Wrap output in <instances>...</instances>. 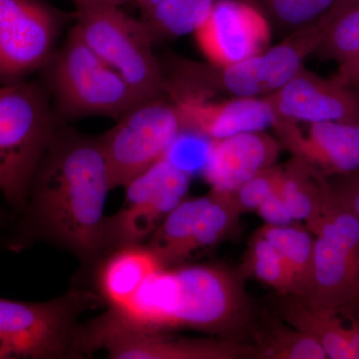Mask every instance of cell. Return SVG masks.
<instances>
[{
	"label": "cell",
	"mask_w": 359,
	"mask_h": 359,
	"mask_svg": "<svg viewBox=\"0 0 359 359\" xmlns=\"http://www.w3.org/2000/svg\"><path fill=\"white\" fill-rule=\"evenodd\" d=\"M111 190L100 136L60 123L33 174L9 248L18 252L44 241L96 268L106 256L105 207Z\"/></svg>",
	"instance_id": "1"
},
{
	"label": "cell",
	"mask_w": 359,
	"mask_h": 359,
	"mask_svg": "<svg viewBox=\"0 0 359 359\" xmlns=\"http://www.w3.org/2000/svg\"><path fill=\"white\" fill-rule=\"evenodd\" d=\"M103 313L140 332L192 330L228 339L245 332L252 320L241 276L212 264L165 266L128 304Z\"/></svg>",
	"instance_id": "2"
},
{
	"label": "cell",
	"mask_w": 359,
	"mask_h": 359,
	"mask_svg": "<svg viewBox=\"0 0 359 359\" xmlns=\"http://www.w3.org/2000/svg\"><path fill=\"white\" fill-rule=\"evenodd\" d=\"M325 25L318 20L289 33L280 43L228 65L199 62L173 56L162 66L165 95L203 98H257L275 93L304 68L316 53L325 35Z\"/></svg>",
	"instance_id": "3"
},
{
	"label": "cell",
	"mask_w": 359,
	"mask_h": 359,
	"mask_svg": "<svg viewBox=\"0 0 359 359\" xmlns=\"http://www.w3.org/2000/svg\"><path fill=\"white\" fill-rule=\"evenodd\" d=\"M41 71V85L60 123L90 117L118 120L143 101L85 43L73 26Z\"/></svg>",
	"instance_id": "4"
},
{
	"label": "cell",
	"mask_w": 359,
	"mask_h": 359,
	"mask_svg": "<svg viewBox=\"0 0 359 359\" xmlns=\"http://www.w3.org/2000/svg\"><path fill=\"white\" fill-rule=\"evenodd\" d=\"M59 124L41 83L2 85L0 194L18 215L25 211L33 174Z\"/></svg>",
	"instance_id": "5"
},
{
	"label": "cell",
	"mask_w": 359,
	"mask_h": 359,
	"mask_svg": "<svg viewBox=\"0 0 359 359\" xmlns=\"http://www.w3.org/2000/svg\"><path fill=\"white\" fill-rule=\"evenodd\" d=\"M306 226L316 244L311 280L299 299L353 318L359 311V219L328 185L320 216Z\"/></svg>",
	"instance_id": "6"
},
{
	"label": "cell",
	"mask_w": 359,
	"mask_h": 359,
	"mask_svg": "<svg viewBox=\"0 0 359 359\" xmlns=\"http://www.w3.org/2000/svg\"><path fill=\"white\" fill-rule=\"evenodd\" d=\"M101 302L81 289L46 302L0 297V359L74 358L79 318Z\"/></svg>",
	"instance_id": "7"
},
{
	"label": "cell",
	"mask_w": 359,
	"mask_h": 359,
	"mask_svg": "<svg viewBox=\"0 0 359 359\" xmlns=\"http://www.w3.org/2000/svg\"><path fill=\"white\" fill-rule=\"evenodd\" d=\"M73 28L97 55L117 71L142 100L165 95V77L154 41L141 18L121 6L75 7Z\"/></svg>",
	"instance_id": "8"
},
{
	"label": "cell",
	"mask_w": 359,
	"mask_h": 359,
	"mask_svg": "<svg viewBox=\"0 0 359 359\" xmlns=\"http://www.w3.org/2000/svg\"><path fill=\"white\" fill-rule=\"evenodd\" d=\"M184 132L178 109L167 96L137 103L100 135L111 189L124 188L147 171Z\"/></svg>",
	"instance_id": "9"
},
{
	"label": "cell",
	"mask_w": 359,
	"mask_h": 359,
	"mask_svg": "<svg viewBox=\"0 0 359 359\" xmlns=\"http://www.w3.org/2000/svg\"><path fill=\"white\" fill-rule=\"evenodd\" d=\"M105 351L112 359H236L254 358V346L237 339H184L123 327L105 314L80 323L74 358Z\"/></svg>",
	"instance_id": "10"
},
{
	"label": "cell",
	"mask_w": 359,
	"mask_h": 359,
	"mask_svg": "<svg viewBox=\"0 0 359 359\" xmlns=\"http://www.w3.org/2000/svg\"><path fill=\"white\" fill-rule=\"evenodd\" d=\"M190 184L189 172L167 156L130 182L124 187L126 193L122 207L107 216L106 256L124 245L143 244L167 215L185 199Z\"/></svg>",
	"instance_id": "11"
},
{
	"label": "cell",
	"mask_w": 359,
	"mask_h": 359,
	"mask_svg": "<svg viewBox=\"0 0 359 359\" xmlns=\"http://www.w3.org/2000/svg\"><path fill=\"white\" fill-rule=\"evenodd\" d=\"M195 36L209 62L233 65L269 48L271 25L264 11L247 0H217Z\"/></svg>",
	"instance_id": "12"
},
{
	"label": "cell",
	"mask_w": 359,
	"mask_h": 359,
	"mask_svg": "<svg viewBox=\"0 0 359 359\" xmlns=\"http://www.w3.org/2000/svg\"><path fill=\"white\" fill-rule=\"evenodd\" d=\"M65 14L34 0L25 11L0 28V85L23 81L41 70L56 49Z\"/></svg>",
	"instance_id": "13"
},
{
	"label": "cell",
	"mask_w": 359,
	"mask_h": 359,
	"mask_svg": "<svg viewBox=\"0 0 359 359\" xmlns=\"http://www.w3.org/2000/svg\"><path fill=\"white\" fill-rule=\"evenodd\" d=\"M299 123L276 114L271 128L278 140L325 178L359 172V124L348 122Z\"/></svg>",
	"instance_id": "14"
},
{
	"label": "cell",
	"mask_w": 359,
	"mask_h": 359,
	"mask_svg": "<svg viewBox=\"0 0 359 359\" xmlns=\"http://www.w3.org/2000/svg\"><path fill=\"white\" fill-rule=\"evenodd\" d=\"M276 114L299 123L359 124V92L306 68L285 86L266 96Z\"/></svg>",
	"instance_id": "15"
},
{
	"label": "cell",
	"mask_w": 359,
	"mask_h": 359,
	"mask_svg": "<svg viewBox=\"0 0 359 359\" xmlns=\"http://www.w3.org/2000/svg\"><path fill=\"white\" fill-rule=\"evenodd\" d=\"M178 109L184 131L212 141L273 127L276 113L266 97L257 98H169Z\"/></svg>",
	"instance_id": "16"
},
{
	"label": "cell",
	"mask_w": 359,
	"mask_h": 359,
	"mask_svg": "<svg viewBox=\"0 0 359 359\" xmlns=\"http://www.w3.org/2000/svg\"><path fill=\"white\" fill-rule=\"evenodd\" d=\"M283 147L266 131L209 141L204 176L214 190L233 192L259 172L275 166Z\"/></svg>",
	"instance_id": "17"
},
{
	"label": "cell",
	"mask_w": 359,
	"mask_h": 359,
	"mask_svg": "<svg viewBox=\"0 0 359 359\" xmlns=\"http://www.w3.org/2000/svg\"><path fill=\"white\" fill-rule=\"evenodd\" d=\"M96 268L97 294L108 308H120L165 266L147 245L136 244L112 250Z\"/></svg>",
	"instance_id": "18"
},
{
	"label": "cell",
	"mask_w": 359,
	"mask_h": 359,
	"mask_svg": "<svg viewBox=\"0 0 359 359\" xmlns=\"http://www.w3.org/2000/svg\"><path fill=\"white\" fill-rule=\"evenodd\" d=\"M211 200V191L202 197L184 199L152 233L147 245L165 266H180L190 257L194 226Z\"/></svg>",
	"instance_id": "19"
},
{
	"label": "cell",
	"mask_w": 359,
	"mask_h": 359,
	"mask_svg": "<svg viewBox=\"0 0 359 359\" xmlns=\"http://www.w3.org/2000/svg\"><path fill=\"white\" fill-rule=\"evenodd\" d=\"M280 316L290 327L318 340L325 349L327 358L353 359L347 337V327L339 314L325 309L311 308L294 295H287Z\"/></svg>",
	"instance_id": "20"
},
{
	"label": "cell",
	"mask_w": 359,
	"mask_h": 359,
	"mask_svg": "<svg viewBox=\"0 0 359 359\" xmlns=\"http://www.w3.org/2000/svg\"><path fill=\"white\" fill-rule=\"evenodd\" d=\"M283 169L280 193L292 219L311 223L320 216L328 179L294 156Z\"/></svg>",
	"instance_id": "21"
},
{
	"label": "cell",
	"mask_w": 359,
	"mask_h": 359,
	"mask_svg": "<svg viewBox=\"0 0 359 359\" xmlns=\"http://www.w3.org/2000/svg\"><path fill=\"white\" fill-rule=\"evenodd\" d=\"M217 0H163L141 20L154 43L195 33L211 13Z\"/></svg>",
	"instance_id": "22"
},
{
	"label": "cell",
	"mask_w": 359,
	"mask_h": 359,
	"mask_svg": "<svg viewBox=\"0 0 359 359\" xmlns=\"http://www.w3.org/2000/svg\"><path fill=\"white\" fill-rule=\"evenodd\" d=\"M280 252L294 275L297 294L302 297L308 287L313 273L316 236L301 224H264L257 231Z\"/></svg>",
	"instance_id": "23"
},
{
	"label": "cell",
	"mask_w": 359,
	"mask_h": 359,
	"mask_svg": "<svg viewBox=\"0 0 359 359\" xmlns=\"http://www.w3.org/2000/svg\"><path fill=\"white\" fill-rule=\"evenodd\" d=\"M211 193V202L201 212L193 229L189 247L190 257L197 250L223 240L237 226L242 215L231 192L212 189Z\"/></svg>",
	"instance_id": "24"
},
{
	"label": "cell",
	"mask_w": 359,
	"mask_h": 359,
	"mask_svg": "<svg viewBox=\"0 0 359 359\" xmlns=\"http://www.w3.org/2000/svg\"><path fill=\"white\" fill-rule=\"evenodd\" d=\"M254 358L262 359H325V349L318 340L301 330L276 323L254 346Z\"/></svg>",
	"instance_id": "25"
},
{
	"label": "cell",
	"mask_w": 359,
	"mask_h": 359,
	"mask_svg": "<svg viewBox=\"0 0 359 359\" xmlns=\"http://www.w3.org/2000/svg\"><path fill=\"white\" fill-rule=\"evenodd\" d=\"M245 269L283 295H295L297 285L292 271L280 252L257 233L250 242Z\"/></svg>",
	"instance_id": "26"
},
{
	"label": "cell",
	"mask_w": 359,
	"mask_h": 359,
	"mask_svg": "<svg viewBox=\"0 0 359 359\" xmlns=\"http://www.w3.org/2000/svg\"><path fill=\"white\" fill-rule=\"evenodd\" d=\"M359 53V6L330 21L316 55L341 65Z\"/></svg>",
	"instance_id": "27"
},
{
	"label": "cell",
	"mask_w": 359,
	"mask_h": 359,
	"mask_svg": "<svg viewBox=\"0 0 359 359\" xmlns=\"http://www.w3.org/2000/svg\"><path fill=\"white\" fill-rule=\"evenodd\" d=\"M264 11L283 32L289 33L320 20L335 0H262Z\"/></svg>",
	"instance_id": "28"
},
{
	"label": "cell",
	"mask_w": 359,
	"mask_h": 359,
	"mask_svg": "<svg viewBox=\"0 0 359 359\" xmlns=\"http://www.w3.org/2000/svg\"><path fill=\"white\" fill-rule=\"evenodd\" d=\"M283 167H269L259 172L243 185L233 191V199L242 214L256 212L273 194L280 191L282 185Z\"/></svg>",
	"instance_id": "29"
},
{
	"label": "cell",
	"mask_w": 359,
	"mask_h": 359,
	"mask_svg": "<svg viewBox=\"0 0 359 359\" xmlns=\"http://www.w3.org/2000/svg\"><path fill=\"white\" fill-rule=\"evenodd\" d=\"M335 178L330 182L335 195L359 219V172Z\"/></svg>",
	"instance_id": "30"
},
{
	"label": "cell",
	"mask_w": 359,
	"mask_h": 359,
	"mask_svg": "<svg viewBox=\"0 0 359 359\" xmlns=\"http://www.w3.org/2000/svg\"><path fill=\"white\" fill-rule=\"evenodd\" d=\"M268 224L283 226L294 223L292 215L285 205L280 191L269 197L256 211Z\"/></svg>",
	"instance_id": "31"
},
{
	"label": "cell",
	"mask_w": 359,
	"mask_h": 359,
	"mask_svg": "<svg viewBox=\"0 0 359 359\" xmlns=\"http://www.w3.org/2000/svg\"><path fill=\"white\" fill-rule=\"evenodd\" d=\"M334 78L340 83L351 87L359 92V53L339 65Z\"/></svg>",
	"instance_id": "32"
},
{
	"label": "cell",
	"mask_w": 359,
	"mask_h": 359,
	"mask_svg": "<svg viewBox=\"0 0 359 359\" xmlns=\"http://www.w3.org/2000/svg\"><path fill=\"white\" fill-rule=\"evenodd\" d=\"M34 0H0V28L20 15Z\"/></svg>",
	"instance_id": "33"
},
{
	"label": "cell",
	"mask_w": 359,
	"mask_h": 359,
	"mask_svg": "<svg viewBox=\"0 0 359 359\" xmlns=\"http://www.w3.org/2000/svg\"><path fill=\"white\" fill-rule=\"evenodd\" d=\"M358 6H359V0H335L334 6L320 20L323 21L325 27H327L328 23L337 18L340 14L346 13L349 9Z\"/></svg>",
	"instance_id": "34"
},
{
	"label": "cell",
	"mask_w": 359,
	"mask_h": 359,
	"mask_svg": "<svg viewBox=\"0 0 359 359\" xmlns=\"http://www.w3.org/2000/svg\"><path fill=\"white\" fill-rule=\"evenodd\" d=\"M351 325L347 327V337L353 351V359H359V320L351 318Z\"/></svg>",
	"instance_id": "35"
},
{
	"label": "cell",
	"mask_w": 359,
	"mask_h": 359,
	"mask_svg": "<svg viewBox=\"0 0 359 359\" xmlns=\"http://www.w3.org/2000/svg\"><path fill=\"white\" fill-rule=\"evenodd\" d=\"M75 7L95 6H122L133 0H70Z\"/></svg>",
	"instance_id": "36"
},
{
	"label": "cell",
	"mask_w": 359,
	"mask_h": 359,
	"mask_svg": "<svg viewBox=\"0 0 359 359\" xmlns=\"http://www.w3.org/2000/svg\"><path fill=\"white\" fill-rule=\"evenodd\" d=\"M162 1L163 0H133L134 4L140 9L142 15H145Z\"/></svg>",
	"instance_id": "37"
},
{
	"label": "cell",
	"mask_w": 359,
	"mask_h": 359,
	"mask_svg": "<svg viewBox=\"0 0 359 359\" xmlns=\"http://www.w3.org/2000/svg\"><path fill=\"white\" fill-rule=\"evenodd\" d=\"M7 223V215L6 212H4V210L2 209L1 205H0V233L1 231L6 228Z\"/></svg>",
	"instance_id": "38"
},
{
	"label": "cell",
	"mask_w": 359,
	"mask_h": 359,
	"mask_svg": "<svg viewBox=\"0 0 359 359\" xmlns=\"http://www.w3.org/2000/svg\"><path fill=\"white\" fill-rule=\"evenodd\" d=\"M2 93V85H0V97H1Z\"/></svg>",
	"instance_id": "39"
}]
</instances>
